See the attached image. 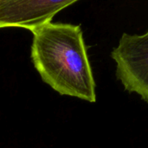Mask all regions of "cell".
Segmentation results:
<instances>
[{"instance_id":"cell-1","label":"cell","mask_w":148,"mask_h":148,"mask_svg":"<svg viewBox=\"0 0 148 148\" xmlns=\"http://www.w3.org/2000/svg\"><path fill=\"white\" fill-rule=\"evenodd\" d=\"M31 32V58L42 79L62 95L95 102V81L81 26L49 22Z\"/></svg>"},{"instance_id":"cell-2","label":"cell","mask_w":148,"mask_h":148,"mask_svg":"<svg viewBox=\"0 0 148 148\" xmlns=\"http://www.w3.org/2000/svg\"><path fill=\"white\" fill-rule=\"evenodd\" d=\"M111 56L116 63V76L124 88L148 102V32L124 33Z\"/></svg>"},{"instance_id":"cell-3","label":"cell","mask_w":148,"mask_h":148,"mask_svg":"<svg viewBox=\"0 0 148 148\" xmlns=\"http://www.w3.org/2000/svg\"><path fill=\"white\" fill-rule=\"evenodd\" d=\"M78 0H0V29L33 30L51 22L64 8Z\"/></svg>"}]
</instances>
